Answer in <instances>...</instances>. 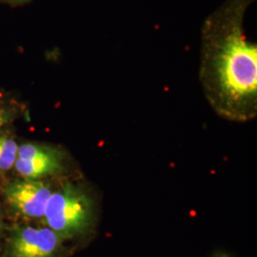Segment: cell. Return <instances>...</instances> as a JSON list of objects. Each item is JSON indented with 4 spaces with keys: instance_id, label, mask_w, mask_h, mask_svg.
Segmentation results:
<instances>
[{
    "instance_id": "1",
    "label": "cell",
    "mask_w": 257,
    "mask_h": 257,
    "mask_svg": "<svg viewBox=\"0 0 257 257\" xmlns=\"http://www.w3.org/2000/svg\"><path fill=\"white\" fill-rule=\"evenodd\" d=\"M251 0H227L202 31L200 81L206 97L222 117L246 122L257 113V46L243 30Z\"/></svg>"
},
{
    "instance_id": "2",
    "label": "cell",
    "mask_w": 257,
    "mask_h": 257,
    "mask_svg": "<svg viewBox=\"0 0 257 257\" xmlns=\"http://www.w3.org/2000/svg\"><path fill=\"white\" fill-rule=\"evenodd\" d=\"M42 221L67 242L85 240L96 227L95 199L82 184L64 182L53 190Z\"/></svg>"
},
{
    "instance_id": "3",
    "label": "cell",
    "mask_w": 257,
    "mask_h": 257,
    "mask_svg": "<svg viewBox=\"0 0 257 257\" xmlns=\"http://www.w3.org/2000/svg\"><path fill=\"white\" fill-rule=\"evenodd\" d=\"M67 243L45 225L18 224L4 236L0 257H67Z\"/></svg>"
},
{
    "instance_id": "4",
    "label": "cell",
    "mask_w": 257,
    "mask_h": 257,
    "mask_svg": "<svg viewBox=\"0 0 257 257\" xmlns=\"http://www.w3.org/2000/svg\"><path fill=\"white\" fill-rule=\"evenodd\" d=\"M2 193L16 214L26 220H42L53 189L43 179L22 178L5 184Z\"/></svg>"
},
{
    "instance_id": "5",
    "label": "cell",
    "mask_w": 257,
    "mask_h": 257,
    "mask_svg": "<svg viewBox=\"0 0 257 257\" xmlns=\"http://www.w3.org/2000/svg\"><path fill=\"white\" fill-rule=\"evenodd\" d=\"M14 167L23 178L42 180L45 177L65 173L66 155L61 149L55 146L33 142L24 143L19 147Z\"/></svg>"
},
{
    "instance_id": "6",
    "label": "cell",
    "mask_w": 257,
    "mask_h": 257,
    "mask_svg": "<svg viewBox=\"0 0 257 257\" xmlns=\"http://www.w3.org/2000/svg\"><path fill=\"white\" fill-rule=\"evenodd\" d=\"M19 147L14 138L0 134V172H8L15 166Z\"/></svg>"
},
{
    "instance_id": "7",
    "label": "cell",
    "mask_w": 257,
    "mask_h": 257,
    "mask_svg": "<svg viewBox=\"0 0 257 257\" xmlns=\"http://www.w3.org/2000/svg\"><path fill=\"white\" fill-rule=\"evenodd\" d=\"M20 113L19 107L13 102L0 99V130L9 125Z\"/></svg>"
},
{
    "instance_id": "8",
    "label": "cell",
    "mask_w": 257,
    "mask_h": 257,
    "mask_svg": "<svg viewBox=\"0 0 257 257\" xmlns=\"http://www.w3.org/2000/svg\"><path fill=\"white\" fill-rule=\"evenodd\" d=\"M4 236V224L2 220V215L0 212V238H2Z\"/></svg>"
},
{
    "instance_id": "9",
    "label": "cell",
    "mask_w": 257,
    "mask_h": 257,
    "mask_svg": "<svg viewBox=\"0 0 257 257\" xmlns=\"http://www.w3.org/2000/svg\"><path fill=\"white\" fill-rule=\"evenodd\" d=\"M10 1H14V2H20V3H23V2L29 1V0H10Z\"/></svg>"
}]
</instances>
